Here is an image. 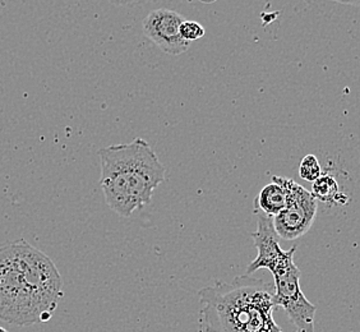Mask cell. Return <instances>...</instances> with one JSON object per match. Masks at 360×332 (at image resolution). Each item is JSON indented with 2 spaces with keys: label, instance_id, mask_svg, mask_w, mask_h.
<instances>
[{
  "label": "cell",
  "instance_id": "cell-1",
  "mask_svg": "<svg viewBox=\"0 0 360 332\" xmlns=\"http://www.w3.org/2000/svg\"><path fill=\"white\" fill-rule=\"evenodd\" d=\"M64 297L54 262L26 241L0 245V319L17 326L48 322Z\"/></svg>",
  "mask_w": 360,
  "mask_h": 332
},
{
  "label": "cell",
  "instance_id": "cell-2",
  "mask_svg": "<svg viewBox=\"0 0 360 332\" xmlns=\"http://www.w3.org/2000/svg\"><path fill=\"white\" fill-rule=\"evenodd\" d=\"M206 332H284L274 319V284L250 275L198 291ZM295 332H299L298 330Z\"/></svg>",
  "mask_w": 360,
  "mask_h": 332
},
{
  "label": "cell",
  "instance_id": "cell-3",
  "mask_svg": "<svg viewBox=\"0 0 360 332\" xmlns=\"http://www.w3.org/2000/svg\"><path fill=\"white\" fill-rule=\"evenodd\" d=\"M98 158L105 201L122 217H129L136 210L150 205L153 191L167 178L165 166L143 139L104 147Z\"/></svg>",
  "mask_w": 360,
  "mask_h": 332
},
{
  "label": "cell",
  "instance_id": "cell-4",
  "mask_svg": "<svg viewBox=\"0 0 360 332\" xmlns=\"http://www.w3.org/2000/svg\"><path fill=\"white\" fill-rule=\"evenodd\" d=\"M252 238L258 253L256 260L247 267V275L262 269L270 271L274 276L277 307L286 312L298 331L314 332L317 307L305 298L300 288V271L294 263L297 247L289 250L281 248L272 217L264 212L258 214L257 230L252 233Z\"/></svg>",
  "mask_w": 360,
  "mask_h": 332
},
{
  "label": "cell",
  "instance_id": "cell-5",
  "mask_svg": "<svg viewBox=\"0 0 360 332\" xmlns=\"http://www.w3.org/2000/svg\"><path fill=\"white\" fill-rule=\"evenodd\" d=\"M274 181L280 183L286 192L284 210L272 217L277 236L284 241H295L304 236L317 216L319 201L312 192L307 191L295 180L283 177H272Z\"/></svg>",
  "mask_w": 360,
  "mask_h": 332
},
{
  "label": "cell",
  "instance_id": "cell-6",
  "mask_svg": "<svg viewBox=\"0 0 360 332\" xmlns=\"http://www.w3.org/2000/svg\"><path fill=\"white\" fill-rule=\"evenodd\" d=\"M184 21L186 18L174 11L156 9L142 22L143 34L165 54L180 56L191 45L180 35V25Z\"/></svg>",
  "mask_w": 360,
  "mask_h": 332
},
{
  "label": "cell",
  "instance_id": "cell-7",
  "mask_svg": "<svg viewBox=\"0 0 360 332\" xmlns=\"http://www.w3.org/2000/svg\"><path fill=\"white\" fill-rule=\"evenodd\" d=\"M285 205H286V192L284 187L280 183L272 180V183L264 186L257 196L255 201V211L259 210L264 215L274 217L284 210Z\"/></svg>",
  "mask_w": 360,
  "mask_h": 332
},
{
  "label": "cell",
  "instance_id": "cell-8",
  "mask_svg": "<svg viewBox=\"0 0 360 332\" xmlns=\"http://www.w3.org/2000/svg\"><path fill=\"white\" fill-rule=\"evenodd\" d=\"M312 194L317 201L326 203L345 205L347 202V196L340 192L339 183L331 174L322 173V175L313 181Z\"/></svg>",
  "mask_w": 360,
  "mask_h": 332
},
{
  "label": "cell",
  "instance_id": "cell-9",
  "mask_svg": "<svg viewBox=\"0 0 360 332\" xmlns=\"http://www.w3.org/2000/svg\"><path fill=\"white\" fill-rule=\"evenodd\" d=\"M322 167L319 164V159L309 153L303 158V160L300 161V165H299V175L302 179L307 180L309 183H313L314 180L319 178L322 175Z\"/></svg>",
  "mask_w": 360,
  "mask_h": 332
},
{
  "label": "cell",
  "instance_id": "cell-10",
  "mask_svg": "<svg viewBox=\"0 0 360 332\" xmlns=\"http://www.w3.org/2000/svg\"><path fill=\"white\" fill-rule=\"evenodd\" d=\"M206 34L205 27L198 22L186 21L180 25V35L186 42H195L200 40Z\"/></svg>",
  "mask_w": 360,
  "mask_h": 332
},
{
  "label": "cell",
  "instance_id": "cell-11",
  "mask_svg": "<svg viewBox=\"0 0 360 332\" xmlns=\"http://www.w3.org/2000/svg\"><path fill=\"white\" fill-rule=\"evenodd\" d=\"M109 1L119 7H136V6H141V4H145L148 1H155V0H109Z\"/></svg>",
  "mask_w": 360,
  "mask_h": 332
},
{
  "label": "cell",
  "instance_id": "cell-12",
  "mask_svg": "<svg viewBox=\"0 0 360 332\" xmlns=\"http://www.w3.org/2000/svg\"><path fill=\"white\" fill-rule=\"evenodd\" d=\"M339 1L342 4H347V6H354V7H360V0H335Z\"/></svg>",
  "mask_w": 360,
  "mask_h": 332
},
{
  "label": "cell",
  "instance_id": "cell-13",
  "mask_svg": "<svg viewBox=\"0 0 360 332\" xmlns=\"http://www.w3.org/2000/svg\"><path fill=\"white\" fill-rule=\"evenodd\" d=\"M201 3H205V4H211V3H215L217 0H200Z\"/></svg>",
  "mask_w": 360,
  "mask_h": 332
},
{
  "label": "cell",
  "instance_id": "cell-14",
  "mask_svg": "<svg viewBox=\"0 0 360 332\" xmlns=\"http://www.w3.org/2000/svg\"><path fill=\"white\" fill-rule=\"evenodd\" d=\"M0 332H9L6 328H3V327H0Z\"/></svg>",
  "mask_w": 360,
  "mask_h": 332
},
{
  "label": "cell",
  "instance_id": "cell-15",
  "mask_svg": "<svg viewBox=\"0 0 360 332\" xmlns=\"http://www.w3.org/2000/svg\"><path fill=\"white\" fill-rule=\"evenodd\" d=\"M299 332H302V331H299Z\"/></svg>",
  "mask_w": 360,
  "mask_h": 332
}]
</instances>
